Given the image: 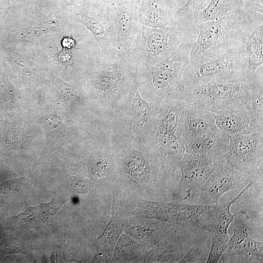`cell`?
Returning a JSON list of instances; mask_svg holds the SVG:
<instances>
[{"label":"cell","mask_w":263,"mask_h":263,"mask_svg":"<svg viewBox=\"0 0 263 263\" xmlns=\"http://www.w3.org/2000/svg\"><path fill=\"white\" fill-rule=\"evenodd\" d=\"M183 105L179 133L185 146L218 128L213 113L184 104Z\"/></svg>","instance_id":"ac0fdd59"},{"label":"cell","mask_w":263,"mask_h":263,"mask_svg":"<svg viewBox=\"0 0 263 263\" xmlns=\"http://www.w3.org/2000/svg\"><path fill=\"white\" fill-rule=\"evenodd\" d=\"M235 217L233 223V236L229 239L226 250L222 257L231 258L237 255L244 256L252 263H263V244L252 239L249 231L253 229L248 226L244 219Z\"/></svg>","instance_id":"e0dca14e"},{"label":"cell","mask_w":263,"mask_h":263,"mask_svg":"<svg viewBox=\"0 0 263 263\" xmlns=\"http://www.w3.org/2000/svg\"><path fill=\"white\" fill-rule=\"evenodd\" d=\"M208 0H188L175 12L178 22L191 25L195 24L199 13L204 9L205 3Z\"/></svg>","instance_id":"83f0119b"},{"label":"cell","mask_w":263,"mask_h":263,"mask_svg":"<svg viewBox=\"0 0 263 263\" xmlns=\"http://www.w3.org/2000/svg\"><path fill=\"white\" fill-rule=\"evenodd\" d=\"M241 3V0H211L199 13L195 22L220 19L236 10Z\"/></svg>","instance_id":"d4e9b609"},{"label":"cell","mask_w":263,"mask_h":263,"mask_svg":"<svg viewBox=\"0 0 263 263\" xmlns=\"http://www.w3.org/2000/svg\"><path fill=\"white\" fill-rule=\"evenodd\" d=\"M251 182H255L225 161L217 167L201 187L199 205L217 204L226 192Z\"/></svg>","instance_id":"9a60e30c"},{"label":"cell","mask_w":263,"mask_h":263,"mask_svg":"<svg viewBox=\"0 0 263 263\" xmlns=\"http://www.w3.org/2000/svg\"><path fill=\"white\" fill-rule=\"evenodd\" d=\"M247 70L244 41L230 38L190 60L180 84L188 86L201 84Z\"/></svg>","instance_id":"5b68a950"},{"label":"cell","mask_w":263,"mask_h":263,"mask_svg":"<svg viewBox=\"0 0 263 263\" xmlns=\"http://www.w3.org/2000/svg\"><path fill=\"white\" fill-rule=\"evenodd\" d=\"M139 2L131 0H114L116 49L131 52L132 43L141 24L139 21Z\"/></svg>","instance_id":"2e32d148"},{"label":"cell","mask_w":263,"mask_h":263,"mask_svg":"<svg viewBox=\"0 0 263 263\" xmlns=\"http://www.w3.org/2000/svg\"><path fill=\"white\" fill-rule=\"evenodd\" d=\"M160 103L148 101L139 93L137 80L110 118L127 135L145 144L158 111Z\"/></svg>","instance_id":"9c48e42d"},{"label":"cell","mask_w":263,"mask_h":263,"mask_svg":"<svg viewBox=\"0 0 263 263\" xmlns=\"http://www.w3.org/2000/svg\"><path fill=\"white\" fill-rule=\"evenodd\" d=\"M246 106L250 115V126L257 132H263V75H258L247 97Z\"/></svg>","instance_id":"603a6c76"},{"label":"cell","mask_w":263,"mask_h":263,"mask_svg":"<svg viewBox=\"0 0 263 263\" xmlns=\"http://www.w3.org/2000/svg\"><path fill=\"white\" fill-rule=\"evenodd\" d=\"M223 162L207 156L185 152L179 163L181 177L178 187L174 191L175 198L180 201L187 200L190 196L191 191L200 188Z\"/></svg>","instance_id":"5bb4252c"},{"label":"cell","mask_w":263,"mask_h":263,"mask_svg":"<svg viewBox=\"0 0 263 263\" xmlns=\"http://www.w3.org/2000/svg\"></svg>","instance_id":"d6a6232c"},{"label":"cell","mask_w":263,"mask_h":263,"mask_svg":"<svg viewBox=\"0 0 263 263\" xmlns=\"http://www.w3.org/2000/svg\"><path fill=\"white\" fill-rule=\"evenodd\" d=\"M212 113L215 115L218 128L228 136L257 132L250 126V115L246 105L237 109Z\"/></svg>","instance_id":"44dd1931"},{"label":"cell","mask_w":263,"mask_h":263,"mask_svg":"<svg viewBox=\"0 0 263 263\" xmlns=\"http://www.w3.org/2000/svg\"><path fill=\"white\" fill-rule=\"evenodd\" d=\"M226 162L258 182L263 178V132L229 136Z\"/></svg>","instance_id":"8fae6325"},{"label":"cell","mask_w":263,"mask_h":263,"mask_svg":"<svg viewBox=\"0 0 263 263\" xmlns=\"http://www.w3.org/2000/svg\"><path fill=\"white\" fill-rule=\"evenodd\" d=\"M57 197H55L53 200L48 204H41L34 207H29L24 212L21 214V219L29 221H38L48 219L54 216L64 202H61Z\"/></svg>","instance_id":"4316f807"},{"label":"cell","mask_w":263,"mask_h":263,"mask_svg":"<svg viewBox=\"0 0 263 263\" xmlns=\"http://www.w3.org/2000/svg\"><path fill=\"white\" fill-rule=\"evenodd\" d=\"M183 112V103L176 94L161 101L145 141L166 178L179 169L185 152L179 133Z\"/></svg>","instance_id":"277c9868"},{"label":"cell","mask_w":263,"mask_h":263,"mask_svg":"<svg viewBox=\"0 0 263 263\" xmlns=\"http://www.w3.org/2000/svg\"><path fill=\"white\" fill-rule=\"evenodd\" d=\"M256 183L249 182L242 191L232 200L223 203L211 204L198 218L199 228L209 233L211 245L207 263H218L226 249L229 239L228 230L235 217L239 214H244L248 218L246 211L240 210L235 214L230 211L231 206L249 187Z\"/></svg>","instance_id":"30bf717a"},{"label":"cell","mask_w":263,"mask_h":263,"mask_svg":"<svg viewBox=\"0 0 263 263\" xmlns=\"http://www.w3.org/2000/svg\"><path fill=\"white\" fill-rule=\"evenodd\" d=\"M200 229L172 224L156 248L146 254L145 261L178 263L194 244Z\"/></svg>","instance_id":"4fadbf2b"},{"label":"cell","mask_w":263,"mask_h":263,"mask_svg":"<svg viewBox=\"0 0 263 263\" xmlns=\"http://www.w3.org/2000/svg\"><path fill=\"white\" fill-rule=\"evenodd\" d=\"M58 58L61 63L67 66L74 65L75 62V57L72 51L63 49L59 52Z\"/></svg>","instance_id":"f546056e"},{"label":"cell","mask_w":263,"mask_h":263,"mask_svg":"<svg viewBox=\"0 0 263 263\" xmlns=\"http://www.w3.org/2000/svg\"><path fill=\"white\" fill-rule=\"evenodd\" d=\"M118 207L114 198L112 219L103 233L98 238V253L106 261H110L113 247L127 224L128 214Z\"/></svg>","instance_id":"7402d4cb"},{"label":"cell","mask_w":263,"mask_h":263,"mask_svg":"<svg viewBox=\"0 0 263 263\" xmlns=\"http://www.w3.org/2000/svg\"><path fill=\"white\" fill-rule=\"evenodd\" d=\"M61 45L63 49L70 51L78 50L79 45L77 40L73 36H66L63 38Z\"/></svg>","instance_id":"4dcf8cb0"},{"label":"cell","mask_w":263,"mask_h":263,"mask_svg":"<svg viewBox=\"0 0 263 263\" xmlns=\"http://www.w3.org/2000/svg\"><path fill=\"white\" fill-rule=\"evenodd\" d=\"M244 43L247 70L255 72L263 63V23L254 27Z\"/></svg>","instance_id":"cb8c5ba5"},{"label":"cell","mask_w":263,"mask_h":263,"mask_svg":"<svg viewBox=\"0 0 263 263\" xmlns=\"http://www.w3.org/2000/svg\"><path fill=\"white\" fill-rule=\"evenodd\" d=\"M115 165V182L129 193L145 198L165 189L161 166L145 144L120 132L111 135Z\"/></svg>","instance_id":"6da1fadb"},{"label":"cell","mask_w":263,"mask_h":263,"mask_svg":"<svg viewBox=\"0 0 263 263\" xmlns=\"http://www.w3.org/2000/svg\"><path fill=\"white\" fill-rule=\"evenodd\" d=\"M171 204V203L141 200L132 215L140 218L153 219L168 223Z\"/></svg>","instance_id":"484cf974"},{"label":"cell","mask_w":263,"mask_h":263,"mask_svg":"<svg viewBox=\"0 0 263 263\" xmlns=\"http://www.w3.org/2000/svg\"><path fill=\"white\" fill-rule=\"evenodd\" d=\"M175 12L166 0H141L137 7L140 24L152 28H164L177 25L179 22L176 19Z\"/></svg>","instance_id":"d6986e66"},{"label":"cell","mask_w":263,"mask_h":263,"mask_svg":"<svg viewBox=\"0 0 263 263\" xmlns=\"http://www.w3.org/2000/svg\"><path fill=\"white\" fill-rule=\"evenodd\" d=\"M185 147V153L205 155L223 162L226 161L229 137L217 128Z\"/></svg>","instance_id":"ffe728a7"},{"label":"cell","mask_w":263,"mask_h":263,"mask_svg":"<svg viewBox=\"0 0 263 263\" xmlns=\"http://www.w3.org/2000/svg\"><path fill=\"white\" fill-rule=\"evenodd\" d=\"M192 45L189 41L186 42L163 60L137 68V85L143 98L148 101L160 103L175 92L190 61Z\"/></svg>","instance_id":"8992f818"},{"label":"cell","mask_w":263,"mask_h":263,"mask_svg":"<svg viewBox=\"0 0 263 263\" xmlns=\"http://www.w3.org/2000/svg\"><path fill=\"white\" fill-rule=\"evenodd\" d=\"M113 2L98 0L91 8H79L73 14L75 21L83 25L92 34L102 53L116 48L115 12Z\"/></svg>","instance_id":"7c38bea8"},{"label":"cell","mask_w":263,"mask_h":263,"mask_svg":"<svg viewBox=\"0 0 263 263\" xmlns=\"http://www.w3.org/2000/svg\"><path fill=\"white\" fill-rule=\"evenodd\" d=\"M137 67L131 52L114 48L94 61L92 89L103 111L111 117L125 99L136 80Z\"/></svg>","instance_id":"7a4b0ae2"},{"label":"cell","mask_w":263,"mask_h":263,"mask_svg":"<svg viewBox=\"0 0 263 263\" xmlns=\"http://www.w3.org/2000/svg\"><path fill=\"white\" fill-rule=\"evenodd\" d=\"M258 75L248 70L191 86L180 84L175 93L183 104L214 112L246 105Z\"/></svg>","instance_id":"3957f363"},{"label":"cell","mask_w":263,"mask_h":263,"mask_svg":"<svg viewBox=\"0 0 263 263\" xmlns=\"http://www.w3.org/2000/svg\"><path fill=\"white\" fill-rule=\"evenodd\" d=\"M263 21V14L252 13L241 3L236 10L220 19L195 22L200 31L192 46L190 60L228 39L238 38L245 42L254 27Z\"/></svg>","instance_id":"52a82bcc"},{"label":"cell","mask_w":263,"mask_h":263,"mask_svg":"<svg viewBox=\"0 0 263 263\" xmlns=\"http://www.w3.org/2000/svg\"><path fill=\"white\" fill-rule=\"evenodd\" d=\"M190 25L179 22L172 27L159 28L141 25L131 51L137 68L152 65L171 55L188 41L187 29Z\"/></svg>","instance_id":"ba28073f"},{"label":"cell","mask_w":263,"mask_h":263,"mask_svg":"<svg viewBox=\"0 0 263 263\" xmlns=\"http://www.w3.org/2000/svg\"><path fill=\"white\" fill-rule=\"evenodd\" d=\"M198 235L189 250L178 263H206L210 246L208 242H203V238Z\"/></svg>","instance_id":"f1b7e54d"},{"label":"cell","mask_w":263,"mask_h":263,"mask_svg":"<svg viewBox=\"0 0 263 263\" xmlns=\"http://www.w3.org/2000/svg\"><path fill=\"white\" fill-rule=\"evenodd\" d=\"M135 0V1H136L137 2H138L139 3L140 2V1L141 0Z\"/></svg>","instance_id":"1f68e13d"}]
</instances>
